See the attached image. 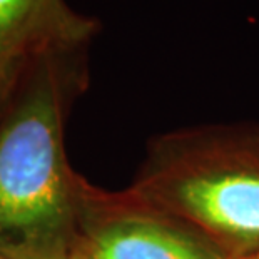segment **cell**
Instances as JSON below:
<instances>
[{
  "label": "cell",
  "instance_id": "cell-1",
  "mask_svg": "<svg viewBox=\"0 0 259 259\" xmlns=\"http://www.w3.org/2000/svg\"><path fill=\"white\" fill-rule=\"evenodd\" d=\"M77 49L37 56L0 111V259L79 257L89 202L64 154Z\"/></svg>",
  "mask_w": 259,
  "mask_h": 259
},
{
  "label": "cell",
  "instance_id": "cell-2",
  "mask_svg": "<svg viewBox=\"0 0 259 259\" xmlns=\"http://www.w3.org/2000/svg\"><path fill=\"white\" fill-rule=\"evenodd\" d=\"M179 214L224 241L259 244V169L224 166L186 174L170 189Z\"/></svg>",
  "mask_w": 259,
  "mask_h": 259
},
{
  "label": "cell",
  "instance_id": "cell-3",
  "mask_svg": "<svg viewBox=\"0 0 259 259\" xmlns=\"http://www.w3.org/2000/svg\"><path fill=\"white\" fill-rule=\"evenodd\" d=\"M94 30L65 0H0V106L37 56L84 46Z\"/></svg>",
  "mask_w": 259,
  "mask_h": 259
},
{
  "label": "cell",
  "instance_id": "cell-4",
  "mask_svg": "<svg viewBox=\"0 0 259 259\" xmlns=\"http://www.w3.org/2000/svg\"><path fill=\"white\" fill-rule=\"evenodd\" d=\"M77 259H216L194 241L139 218L104 216L85 224Z\"/></svg>",
  "mask_w": 259,
  "mask_h": 259
},
{
  "label": "cell",
  "instance_id": "cell-5",
  "mask_svg": "<svg viewBox=\"0 0 259 259\" xmlns=\"http://www.w3.org/2000/svg\"><path fill=\"white\" fill-rule=\"evenodd\" d=\"M0 111H2V106H0Z\"/></svg>",
  "mask_w": 259,
  "mask_h": 259
}]
</instances>
